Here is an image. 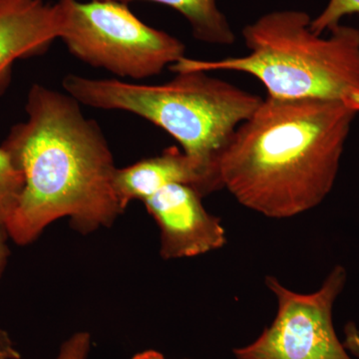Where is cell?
I'll return each instance as SVG.
<instances>
[{
    "instance_id": "6da1fadb",
    "label": "cell",
    "mask_w": 359,
    "mask_h": 359,
    "mask_svg": "<svg viewBox=\"0 0 359 359\" xmlns=\"http://www.w3.org/2000/svg\"><path fill=\"white\" fill-rule=\"evenodd\" d=\"M80 105L66 92L33 84L27 118L1 145L25 179L20 204L6 228L16 244H30L61 218L89 233L110 226L124 212L115 192L117 167L108 142Z\"/></svg>"
},
{
    "instance_id": "7a4b0ae2",
    "label": "cell",
    "mask_w": 359,
    "mask_h": 359,
    "mask_svg": "<svg viewBox=\"0 0 359 359\" xmlns=\"http://www.w3.org/2000/svg\"><path fill=\"white\" fill-rule=\"evenodd\" d=\"M356 115L334 101L268 96L219 156L222 188L269 218L318 207L334 188Z\"/></svg>"
},
{
    "instance_id": "3957f363",
    "label": "cell",
    "mask_w": 359,
    "mask_h": 359,
    "mask_svg": "<svg viewBox=\"0 0 359 359\" xmlns=\"http://www.w3.org/2000/svg\"><path fill=\"white\" fill-rule=\"evenodd\" d=\"M311 21L304 11H271L243 29L249 54L215 61L185 56L170 69L247 73L273 98L334 101L358 114L359 29L339 25L323 37Z\"/></svg>"
},
{
    "instance_id": "277c9868",
    "label": "cell",
    "mask_w": 359,
    "mask_h": 359,
    "mask_svg": "<svg viewBox=\"0 0 359 359\" xmlns=\"http://www.w3.org/2000/svg\"><path fill=\"white\" fill-rule=\"evenodd\" d=\"M62 86L81 105L125 111L153 123L171 135L186 155L218 176L219 156L263 101L201 71L176 73L159 85L68 74Z\"/></svg>"
},
{
    "instance_id": "5b68a950",
    "label": "cell",
    "mask_w": 359,
    "mask_h": 359,
    "mask_svg": "<svg viewBox=\"0 0 359 359\" xmlns=\"http://www.w3.org/2000/svg\"><path fill=\"white\" fill-rule=\"evenodd\" d=\"M60 34L73 56L113 74L141 80L185 57L186 46L115 0H58Z\"/></svg>"
},
{
    "instance_id": "8992f818",
    "label": "cell",
    "mask_w": 359,
    "mask_h": 359,
    "mask_svg": "<svg viewBox=\"0 0 359 359\" xmlns=\"http://www.w3.org/2000/svg\"><path fill=\"white\" fill-rule=\"evenodd\" d=\"M347 273L334 266L313 294L292 292L273 276L266 285L275 294L278 313L271 327L256 341L233 351L238 359H353L335 334L334 302L341 294Z\"/></svg>"
},
{
    "instance_id": "52a82bcc",
    "label": "cell",
    "mask_w": 359,
    "mask_h": 359,
    "mask_svg": "<svg viewBox=\"0 0 359 359\" xmlns=\"http://www.w3.org/2000/svg\"><path fill=\"white\" fill-rule=\"evenodd\" d=\"M202 197L193 187L172 184L144 201L159 226L164 259L201 256L226 245L221 219L205 211Z\"/></svg>"
},
{
    "instance_id": "ba28073f",
    "label": "cell",
    "mask_w": 359,
    "mask_h": 359,
    "mask_svg": "<svg viewBox=\"0 0 359 359\" xmlns=\"http://www.w3.org/2000/svg\"><path fill=\"white\" fill-rule=\"evenodd\" d=\"M60 34L57 4L45 0H0V94L18 59L41 55Z\"/></svg>"
},
{
    "instance_id": "9c48e42d",
    "label": "cell",
    "mask_w": 359,
    "mask_h": 359,
    "mask_svg": "<svg viewBox=\"0 0 359 359\" xmlns=\"http://www.w3.org/2000/svg\"><path fill=\"white\" fill-rule=\"evenodd\" d=\"M172 184L193 187L202 196L222 188L218 174L201 166L177 147L160 156L143 159L116 170L114 188L123 210L134 200L144 202Z\"/></svg>"
},
{
    "instance_id": "30bf717a",
    "label": "cell",
    "mask_w": 359,
    "mask_h": 359,
    "mask_svg": "<svg viewBox=\"0 0 359 359\" xmlns=\"http://www.w3.org/2000/svg\"><path fill=\"white\" fill-rule=\"evenodd\" d=\"M129 4L150 1L171 7L186 18L198 41L212 45H231L236 35L217 0H115Z\"/></svg>"
},
{
    "instance_id": "8fae6325",
    "label": "cell",
    "mask_w": 359,
    "mask_h": 359,
    "mask_svg": "<svg viewBox=\"0 0 359 359\" xmlns=\"http://www.w3.org/2000/svg\"><path fill=\"white\" fill-rule=\"evenodd\" d=\"M25 188V179L0 146V229H6L18 204Z\"/></svg>"
},
{
    "instance_id": "7c38bea8",
    "label": "cell",
    "mask_w": 359,
    "mask_h": 359,
    "mask_svg": "<svg viewBox=\"0 0 359 359\" xmlns=\"http://www.w3.org/2000/svg\"><path fill=\"white\" fill-rule=\"evenodd\" d=\"M359 14V0H328L327 6L311 21V29L316 34L330 32L346 16Z\"/></svg>"
},
{
    "instance_id": "4fadbf2b",
    "label": "cell",
    "mask_w": 359,
    "mask_h": 359,
    "mask_svg": "<svg viewBox=\"0 0 359 359\" xmlns=\"http://www.w3.org/2000/svg\"><path fill=\"white\" fill-rule=\"evenodd\" d=\"M91 337L88 332H77L61 346L56 359H87Z\"/></svg>"
},
{
    "instance_id": "5bb4252c",
    "label": "cell",
    "mask_w": 359,
    "mask_h": 359,
    "mask_svg": "<svg viewBox=\"0 0 359 359\" xmlns=\"http://www.w3.org/2000/svg\"><path fill=\"white\" fill-rule=\"evenodd\" d=\"M346 339L344 346L359 358V330L353 323H348L346 327Z\"/></svg>"
},
{
    "instance_id": "9a60e30c",
    "label": "cell",
    "mask_w": 359,
    "mask_h": 359,
    "mask_svg": "<svg viewBox=\"0 0 359 359\" xmlns=\"http://www.w3.org/2000/svg\"><path fill=\"white\" fill-rule=\"evenodd\" d=\"M7 238H8V233L6 229H0V278L6 269L9 257V250L6 243Z\"/></svg>"
},
{
    "instance_id": "2e32d148",
    "label": "cell",
    "mask_w": 359,
    "mask_h": 359,
    "mask_svg": "<svg viewBox=\"0 0 359 359\" xmlns=\"http://www.w3.org/2000/svg\"><path fill=\"white\" fill-rule=\"evenodd\" d=\"M132 359H166L162 353H158L156 351H143L136 354Z\"/></svg>"
},
{
    "instance_id": "e0dca14e",
    "label": "cell",
    "mask_w": 359,
    "mask_h": 359,
    "mask_svg": "<svg viewBox=\"0 0 359 359\" xmlns=\"http://www.w3.org/2000/svg\"><path fill=\"white\" fill-rule=\"evenodd\" d=\"M18 356L11 346L0 344V359L15 358Z\"/></svg>"
}]
</instances>
